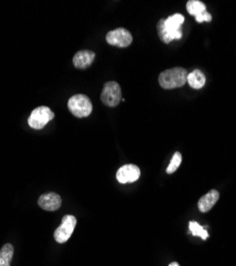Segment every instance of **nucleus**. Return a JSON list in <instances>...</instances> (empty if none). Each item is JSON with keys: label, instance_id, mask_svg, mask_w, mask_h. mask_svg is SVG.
<instances>
[{"label": "nucleus", "instance_id": "obj_2", "mask_svg": "<svg viewBox=\"0 0 236 266\" xmlns=\"http://www.w3.org/2000/svg\"><path fill=\"white\" fill-rule=\"evenodd\" d=\"M187 72L183 67L169 68L159 76V83L165 90H173L183 86L187 81Z\"/></svg>", "mask_w": 236, "mask_h": 266}, {"label": "nucleus", "instance_id": "obj_13", "mask_svg": "<svg viewBox=\"0 0 236 266\" xmlns=\"http://www.w3.org/2000/svg\"><path fill=\"white\" fill-rule=\"evenodd\" d=\"M14 254V247L11 244H6L0 249V266H11Z\"/></svg>", "mask_w": 236, "mask_h": 266}, {"label": "nucleus", "instance_id": "obj_12", "mask_svg": "<svg viewBox=\"0 0 236 266\" xmlns=\"http://www.w3.org/2000/svg\"><path fill=\"white\" fill-rule=\"evenodd\" d=\"M187 82L188 84L191 85V87L199 90L202 88L205 84V76L201 70L195 69L187 75Z\"/></svg>", "mask_w": 236, "mask_h": 266}, {"label": "nucleus", "instance_id": "obj_3", "mask_svg": "<svg viewBox=\"0 0 236 266\" xmlns=\"http://www.w3.org/2000/svg\"><path fill=\"white\" fill-rule=\"evenodd\" d=\"M68 109L71 114L75 117H88L93 111V105L91 99L87 95H73L68 100Z\"/></svg>", "mask_w": 236, "mask_h": 266}, {"label": "nucleus", "instance_id": "obj_1", "mask_svg": "<svg viewBox=\"0 0 236 266\" xmlns=\"http://www.w3.org/2000/svg\"><path fill=\"white\" fill-rule=\"evenodd\" d=\"M184 23V16L181 14H175L169 16L166 20H161L158 23V33L160 39L168 44L174 40H180L182 38L181 26Z\"/></svg>", "mask_w": 236, "mask_h": 266}, {"label": "nucleus", "instance_id": "obj_18", "mask_svg": "<svg viewBox=\"0 0 236 266\" xmlns=\"http://www.w3.org/2000/svg\"><path fill=\"white\" fill-rule=\"evenodd\" d=\"M168 266H180V265H179V263H178V262H173V263L169 264Z\"/></svg>", "mask_w": 236, "mask_h": 266}, {"label": "nucleus", "instance_id": "obj_17", "mask_svg": "<svg viewBox=\"0 0 236 266\" xmlns=\"http://www.w3.org/2000/svg\"><path fill=\"white\" fill-rule=\"evenodd\" d=\"M196 21L197 23H203V22H211L212 21V15L209 13L204 11L203 13H201L199 16L196 17Z\"/></svg>", "mask_w": 236, "mask_h": 266}, {"label": "nucleus", "instance_id": "obj_8", "mask_svg": "<svg viewBox=\"0 0 236 266\" xmlns=\"http://www.w3.org/2000/svg\"><path fill=\"white\" fill-rule=\"evenodd\" d=\"M140 176V169L134 164H126L121 166L116 172V179L118 182L125 185V183L135 182Z\"/></svg>", "mask_w": 236, "mask_h": 266}, {"label": "nucleus", "instance_id": "obj_10", "mask_svg": "<svg viewBox=\"0 0 236 266\" xmlns=\"http://www.w3.org/2000/svg\"><path fill=\"white\" fill-rule=\"evenodd\" d=\"M94 60H95V52L91 50H81L74 54L72 62L77 68L86 69L92 65Z\"/></svg>", "mask_w": 236, "mask_h": 266}, {"label": "nucleus", "instance_id": "obj_15", "mask_svg": "<svg viewBox=\"0 0 236 266\" xmlns=\"http://www.w3.org/2000/svg\"><path fill=\"white\" fill-rule=\"evenodd\" d=\"M190 230L194 235L200 236L202 240H206L209 237V232L196 222H190Z\"/></svg>", "mask_w": 236, "mask_h": 266}, {"label": "nucleus", "instance_id": "obj_14", "mask_svg": "<svg viewBox=\"0 0 236 266\" xmlns=\"http://www.w3.org/2000/svg\"><path fill=\"white\" fill-rule=\"evenodd\" d=\"M186 9L188 13L197 17L206 11V6L202 2H200V0H190L186 4Z\"/></svg>", "mask_w": 236, "mask_h": 266}, {"label": "nucleus", "instance_id": "obj_6", "mask_svg": "<svg viewBox=\"0 0 236 266\" xmlns=\"http://www.w3.org/2000/svg\"><path fill=\"white\" fill-rule=\"evenodd\" d=\"M75 225H77V219H75L74 216L65 215L62 219L61 225L55 229L53 233L55 242L60 244L67 242L74 230Z\"/></svg>", "mask_w": 236, "mask_h": 266}, {"label": "nucleus", "instance_id": "obj_7", "mask_svg": "<svg viewBox=\"0 0 236 266\" xmlns=\"http://www.w3.org/2000/svg\"><path fill=\"white\" fill-rule=\"evenodd\" d=\"M106 40L112 46L125 48L131 45L132 41H133V38H132V34L127 29L117 28V29L110 31L107 34Z\"/></svg>", "mask_w": 236, "mask_h": 266}, {"label": "nucleus", "instance_id": "obj_4", "mask_svg": "<svg viewBox=\"0 0 236 266\" xmlns=\"http://www.w3.org/2000/svg\"><path fill=\"white\" fill-rule=\"evenodd\" d=\"M54 113L48 107H39L31 112L28 124L33 129L40 130L48 124L51 119H53Z\"/></svg>", "mask_w": 236, "mask_h": 266}, {"label": "nucleus", "instance_id": "obj_11", "mask_svg": "<svg viewBox=\"0 0 236 266\" xmlns=\"http://www.w3.org/2000/svg\"><path fill=\"white\" fill-rule=\"evenodd\" d=\"M219 199V193L216 190H211L207 194L202 196L198 203V208L202 213L209 212V211L216 205Z\"/></svg>", "mask_w": 236, "mask_h": 266}, {"label": "nucleus", "instance_id": "obj_5", "mask_svg": "<svg viewBox=\"0 0 236 266\" xmlns=\"http://www.w3.org/2000/svg\"><path fill=\"white\" fill-rule=\"evenodd\" d=\"M122 100L120 85L115 81H110L103 85L101 102L108 107H116Z\"/></svg>", "mask_w": 236, "mask_h": 266}, {"label": "nucleus", "instance_id": "obj_9", "mask_svg": "<svg viewBox=\"0 0 236 266\" xmlns=\"http://www.w3.org/2000/svg\"><path fill=\"white\" fill-rule=\"evenodd\" d=\"M62 205V199L56 193H47L39 198V206L45 211H56Z\"/></svg>", "mask_w": 236, "mask_h": 266}, {"label": "nucleus", "instance_id": "obj_16", "mask_svg": "<svg viewBox=\"0 0 236 266\" xmlns=\"http://www.w3.org/2000/svg\"><path fill=\"white\" fill-rule=\"evenodd\" d=\"M181 162H182V154L180 152H175L174 157H173L171 163H169L168 167L166 169V172L167 173L175 172L179 168V166H180Z\"/></svg>", "mask_w": 236, "mask_h": 266}]
</instances>
